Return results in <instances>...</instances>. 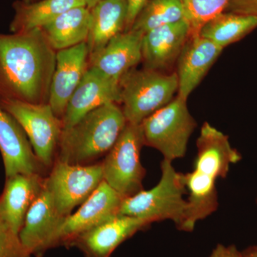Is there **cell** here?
<instances>
[{"label":"cell","mask_w":257,"mask_h":257,"mask_svg":"<svg viewBox=\"0 0 257 257\" xmlns=\"http://www.w3.org/2000/svg\"><path fill=\"white\" fill-rule=\"evenodd\" d=\"M209 257H243V256L241 251H239L234 245L225 246L219 243L213 249L212 252Z\"/></svg>","instance_id":"29"},{"label":"cell","mask_w":257,"mask_h":257,"mask_svg":"<svg viewBox=\"0 0 257 257\" xmlns=\"http://www.w3.org/2000/svg\"><path fill=\"white\" fill-rule=\"evenodd\" d=\"M0 106L21 125L42 165H53L63 125L50 104L0 99Z\"/></svg>","instance_id":"8"},{"label":"cell","mask_w":257,"mask_h":257,"mask_svg":"<svg viewBox=\"0 0 257 257\" xmlns=\"http://www.w3.org/2000/svg\"><path fill=\"white\" fill-rule=\"evenodd\" d=\"M225 12L257 17V0H231Z\"/></svg>","instance_id":"27"},{"label":"cell","mask_w":257,"mask_h":257,"mask_svg":"<svg viewBox=\"0 0 257 257\" xmlns=\"http://www.w3.org/2000/svg\"><path fill=\"white\" fill-rule=\"evenodd\" d=\"M120 104L126 121L141 124L178 92L176 72L132 69L119 79Z\"/></svg>","instance_id":"5"},{"label":"cell","mask_w":257,"mask_h":257,"mask_svg":"<svg viewBox=\"0 0 257 257\" xmlns=\"http://www.w3.org/2000/svg\"><path fill=\"white\" fill-rule=\"evenodd\" d=\"M22 1H23L24 3H36V2L40 1V0H22Z\"/></svg>","instance_id":"32"},{"label":"cell","mask_w":257,"mask_h":257,"mask_svg":"<svg viewBox=\"0 0 257 257\" xmlns=\"http://www.w3.org/2000/svg\"><path fill=\"white\" fill-rule=\"evenodd\" d=\"M84 1H85L86 5H87V8L91 9L96 3H99L101 0H84Z\"/></svg>","instance_id":"31"},{"label":"cell","mask_w":257,"mask_h":257,"mask_svg":"<svg viewBox=\"0 0 257 257\" xmlns=\"http://www.w3.org/2000/svg\"><path fill=\"white\" fill-rule=\"evenodd\" d=\"M190 36V27L185 20L159 27L144 34L142 42L144 68L168 72L177 64Z\"/></svg>","instance_id":"14"},{"label":"cell","mask_w":257,"mask_h":257,"mask_svg":"<svg viewBox=\"0 0 257 257\" xmlns=\"http://www.w3.org/2000/svg\"><path fill=\"white\" fill-rule=\"evenodd\" d=\"M90 25V9L79 6L65 12L40 29L50 46L57 52L87 42Z\"/></svg>","instance_id":"21"},{"label":"cell","mask_w":257,"mask_h":257,"mask_svg":"<svg viewBox=\"0 0 257 257\" xmlns=\"http://www.w3.org/2000/svg\"><path fill=\"white\" fill-rule=\"evenodd\" d=\"M124 197L103 181L77 211L64 219L52 246H69L79 235L119 215Z\"/></svg>","instance_id":"10"},{"label":"cell","mask_w":257,"mask_h":257,"mask_svg":"<svg viewBox=\"0 0 257 257\" xmlns=\"http://www.w3.org/2000/svg\"><path fill=\"white\" fill-rule=\"evenodd\" d=\"M231 0H182L184 20L190 27L191 35L199 34L202 27L227 8Z\"/></svg>","instance_id":"25"},{"label":"cell","mask_w":257,"mask_h":257,"mask_svg":"<svg viewBox=\"0 0 257 257\" xmlns=\"http://www.w3.org/2000/svg\"><path fill=\"white\" fill-rule=\"evenodd\" d=\"M197 148L194 169L184 174L188 211L182 231L187 232L194 229L198 221L217 210L216 181L226 178L231 165L241 160V154L231 146L229 137L207 121L201 128Z\"/></svg>","instance_id":"2"},{"label":"cell","mask_w":257,"mask_h":257,"mask_svg":"<svg viewBox=\"0 0 257 257\" xmlns=\"http://www.w3.org/2000/svg\"><path fill=\"white\" fill-rule=\"evenodd\" d=\"M184 20L182 0H147L131 30L146 33L153 29Z\"/></svg>","instance_id":"24"},{"label":"cell","mask_w":257,"mask_h":257,"mask_svg":"<svg viewBox=\"0 0 257 257\" xmlns=\"http://www.w3.org/2000/svg\"><path fill=\"white\" fill-rule=\"evenodd\" d=\"M241 253L243 257H257V245L246 248Z\"/></svg>","instance_id":"30"},{"label":"cell","mask_w":257,"mask_h":257,"mask_svg":"<svg viewBox=\"0 0 257 257\" xmlns=\"http://www.w3.org/2000/svg\"><path fill=\"white\" fill-rule=\"evenodd\" d=\"M126 123L119 104L109 103L96 108L73 126L62 130L57 160L69 165H89L107 155Z\"/></svg>","instance_id":"3"},{"label":"cell","mask_w":257,"mask_h":257,"mask_svg":"<svg viewBox=\"0 0 257 257\" xmlns=\"http://www.w3.org/2000/svg\"><path fill=\"white\" fill-rule=\"evenodd\" d=\"M119 81L89 67L68 101L62 117L63 128L73 126L83 116L109 103L119 104Z\"/></svg>","instance_id":"11"},{"label":"cell","mask_w":257,"mask_h":257,"mask_svg":"<svg viewBox=\"0 0 257 257\" xmlns=\"http://www.w3.org/2000/svg\"><path fill=\"white\" fill-rule=\"evenodd\" d=\"M32 253L25 248L9 226L0 221V257H31Z\"/></svg>","instance_id":"26"},{"label":"cell","mask_w":257,"mask_h":257,"mask_svg":"<svg viewBox=\"0 0 257 257\" xmlns=\"http://www.w3.org/2000/svg\"><path fill=\"white\" fill-rule=\"evenodd\" d=\"M161 172L160 182L155 187L124 198L119 214L146 219L151 224L171 220L182 231L188 211V202L184 198L187 194L184 174L165 159L161 162Z\"/></svg>","instance_id":"4"},{"label":"cell","mask_w":257,"mask_h":257,"mask_svg":"<svg viewBox=\"0 0 257 257\" xmlns=\"http://www.w3.org/2000/svg\"><path fill=\"white\" fill-rule=\"evenodd\" d=\"M151 224L146 219L119 214L79 235L69 246L78 248L86 257H110L121 243Z\"/></svg>","instance_id":"15"},{"label":"cell","mask_w":257,"mask_h":257,"mask_svg":"<svg viewBox=\"0 0 257 257\" xmlns=\"http://www.w3.org/2000/svg\"><path fill=\"white\" fill-rule=\"evenodd\" d=\"M45 182L40 174L6 177L0 196V221L16 234L20 233L27 213L41 193Z\"/></svg>","instance_id":"19"},{"label":"cell","mask_w":257,"mask_h":257,"mask_svg":"<svg viewBox=\"0 0 257 257\" xmlns=\"http://www.w3.org/2000/svg\"><path fill=\"white\" fill-rule=\"evenodd\" d=\"M89 57L87 42L57 52L48 104L61 119L69 99L89 68Z\"/></svg>","instance_id":"13"},{"label":"cell","mask_w":257,"mask_h":257,"mask_svg":"<svg viewBox=\"0 0 257 257\" xmlns=\"http://www.w3.org/2000/svg\"><path fill=\"white\" fill-rule=\"evenodd\" d=\"M104 181L101 163L72 165L57 160L45 185L50 191L56 207L64 217L81 205Z\"/></svg>","instance_id":"9"},{"label":"cell","mask_w":257,"mask_h":257,"mask_svg":"<svg viewBox=\"0 0 257 257\" xmlns=\"http://www.w3.org/2000/svg\"><path fill=\"white\" fill-rule=\"evenodd\" d=\"M87 44L89 56L101 50L113 37L125 31L127 0H101L91 8Z\"/></svg>","instance_id":"20"},{"label":"cell","mask_w":257,"mask_h":257,"mask_svg":"<svg viewBox=\"0 0 257 257\" xmlns=\"http://www.w3.org/2000/svg\"><path fill=\"white\" fill-rule=\"evenodd\" d=\"M143 37V34L133 30L116 35L101 50L89 56V67L119 81L142 62Z\"/></svg>","instance_id":"18"},{"label":"cell","mask_w":257,"mask_h":257,"mask_svg":"<svg viewBox=\"0 0 257 257\" xmlns=\"http://www.w3.org/2000/svg\"><path fill=\"white\" fill-rule=\"evenodd\" d=\"M224 49L199 36L191 35L177 62V95L187 100L199 86Z\"/></svg>","instance_id":"17"},{"label":"cell","mask_w":257,"mask_h":257,"mask_svg":"<svg viewBox=\"0 0 257 257\" xmlns=\"http://www.w3.org/2000/svg\"><path fill=\"white\" fill-rule=\"evenodd\" d=\"M256 202H257V198H256Z\"/></svg>","instance_id":"33"},{"label":"cell","mask_w":257,"mask_h":257,"mask_svg":"<svg viewBox=\"0 0 257 257\" xmlns=\"http://www.w3.org/2000/svg\"><path fill=\"white\" fill-rule=\"evenodd\" d=\"M0 152L6 177L40 174L42 165L26 133L16 119L0 106Z\"/></svg>","instance_id":"16"},{"label":"cell","mask_w":257,"mask_h":257,"mask_svg":"<svg viewBox=\"0 0 257 257\" xmlns=\"http://www.w3.org/2000/svg\"><path fill=\"white\" fill-rule=\"evenodd\" d=\"M56 55L41 29L0 33V99L48 103Z\"/></svg>","instance_id":"1"},{"label":"cell","mask_w":257,"mask_h":257,"mask_svg":"<svg viewBox=\"0 0 257 257\" xmlns=\"http://www.w3.org/2000/svg\"><path fill=\"white\" fill-rule=\"evenodd\" d=\"M187 102L177 95L141 124L145 146L158 150L171 162L185 156L189 139L197 126Z\"/></svg>","instance_id":"6"},{"label":"cell","mask_w":257,"mask_h":257,"mask_svg":"<svg viewBox=\"0 0 257 257\" xmlns=\"http://www.w3.org/2000/svg\"><path fill=\"white\" fill-rule=\"evenodd\" d=\"M147 0H127L128 15L124 32L130 31Z\"/></svg>","instance_id":"28"},{"label":"cell","mask_w":257,"mask_h":257,"mask_svg":"<svg viewBox=\"0 0 257 257\" xmlns=\"http://www.w3.org/2000/svg\"><path fill=\"white\" fill-rule=\"evenodd\" d=\"M257 28V17L224 12L206 23L198 35L224 49Z\"/></svg>","instance_id":"23"},{"label":"cell","mask_w":257,"mask_h":257,"mask_svg":"<svg viewBox=\"0 0 257 257\" xmlns=\"http://www.w3.org/2000/svg\"><path fill=\"white\" fill-rule=\"evenodd\" d=\"M143 146L141 124L127 122L101 163L104 182L122 197H131L144 189L146 170L140 161Z\"/></svg>","instance_id":"7"},{"label":"cell","mask_w":257,"mask_h":257,"mask_svg":"<svg viewBox=\"0 0 257 257\" xmlns=\"http://www.w3.org/2000/svg\"><path fill=\"white\" fill-rule=\"evenodd\" d=\"M65 219L57 210L45 182L41 193L27 213L19 238L32 255L40 256L51 248Z\"/></svg>","instance_id":"12"},{"label":"cell","mask_w":257,"mask_h":257,"mask_svg":"<svg viewBox=\"0 0 257 257\" xmlns=\"http://www.w3.org/2000/svg\"><path fill=\"white\" fill-rule=\"evenodd\" d=\"M13 6L15 14L10 30L16 33L43 28L72 8L87 5L84 0H40L33 3L17 0Z\"/></svg>","instance_id":"22"}]
</instances>
